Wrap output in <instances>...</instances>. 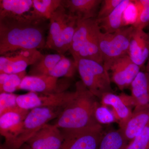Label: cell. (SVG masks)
I'll return each mask as SVG.
<instances>
[{"label": "cell", "mask_w": 149, "mask_h": 149, "mask_svg": "<svg viewBox=\"0 0 149 149\" xmlns=\"http://www.w3.org/2000/svg\"><path fill=\"white\" fill-rule=\"evenodd\" d=\"M47 20L32 18L28 13L0 19V54L45 48Z\"/></svg>", "instance_id": "obj_1"}, {"label": "cell", "mask_w": 149, "mask_h": 149, "mask_svg": "<svg viewBox=\"0 0 149 149\" xmlns=\"http://www.w3.org/2000/svg\"><path fill=\"white\" fill-rule=\"evenodd\" d=\"M75 95L65 107L54 123L60 129L79 130L99 124L95 112L99 105L96 97L82 81L75 84Z\"/></svg>", "instance_id": "obj_2"}, {"label": "cell", "mask_w": 149, "mask_h": 149, "mask_svg": "<svg viewBox=\"0 0 149 149\" xmlns=\"http://www.w3.org/2000/svg\"><path fill=\"white\" fill-rule=\"evenodd\" d=\"M77 21V17L70 14L61 3L49 20L45 48L64 55L69 50Z\"/></svg>", "instance_id": "obj_3"}, {"label": "cell", "mask_w": 149, "mask_h": 149, "mask_svg": "<svg viewBox=\"0 0 149 149\" xmlns=\"http://www.w3.org/2000/svg\"><path fill=\"white\" fill-rule=\"evenodd\" d=\"M134 27L125 26L113 33H99V46L105 68L109 71L115 61L128 55L129 44Z\"/></svg>", "instance_id": "obj_4"}, {"label": "cell", "mask_w": 149, "mask_h": 149, "mask_svg": "<svg viewBox=\"0 0 149 149\" xmlns=\"http://www.w3.org/2000/svg\"><path fill=\"white\" fill-rule=\"evenodd\" d=\"M75 63L81 81L96 97L101 100L105 94L112 93L109 71L103 65L86 59H80Z\"/></svg>", "instance_id": "obj_5"}, {"label": "cell", "mask_w": 149, "mask_h": 149, "mask_svg": "<svg viewBox=\"0 0 149 149\" xmlns=\"http://www.w3.org/2000/svg\"><path fill=\"white\" fill-rule=\"evenodd\" d=\"M64 107L36 108L29 111L20 134L10 149H19L49 121L57 118Z\"/></svg>", "instance_id": "obj_6"}, {"label": "cell", "mask_w": 149, "mask_h": 149, "mask_svg": "<svg viewBox=\"0 0 149 149\" xmlns=\"http://www.w3.org/2000/svg\"><path fill=\"white\" fill-rule=\"evenodd\" d=\"M61 130L64 138L61 149H98L103 136L100 123L81 130Z\"/></svg>", "instance_id": "obj_7"}, {"label": "cell", "mask_w": 149, "mask_h": 149, "mask_svg": "<svg viewBox=\"0 0 149 149\" xmlns=\"http://www.w3.org/2000/svg\"><path fill=\"white\" fill-rule=\"evenodd\" d=\"M75 95V91H65L50 94L29 92L27 94L17 95V102L19 107L27 110L36 108L65 107L73 98Z\"/></svg>", "instance_id": "obj_8"}, {"label": "cell", "mask_w": 149, "mask_h": 149, "mask_svg": "<svg viewBox=\"0 0 149 149\" xmlns=\"http://www.w3.org/2000/svg\"><path fill=\"white\" fill-rule=\"evenodd\" d=\"M0 57V74H17L24 72L34 64L42 54L37 49H24L5 54Z\"/></svg>", "instance_id": "obj_9"}, {"label": "cell", "mask_w": 149, "mask_h": 149, "mask_svg": "<svg viewBox=\"0 0 149 149\" xmlns=\"http://www.w3.org/2000/svg\"><path fill=\"white\" fill-rule=\"evenodd\" d=\"M29 110L20 108L0 115V133L5 141L4 147L10 149L21 132L24 120Z\"/></svg>", "instance_id": "obj_10"}, {"label": "cell", "mask_w": 149, "mask_h": 149, "mask_svg": "<svg viewBox=\"0 0 149 149\" xmlns=\"http://www.w3.org/2000/svg\"><path fill=\"white\" fill-rule=\"evenodd\" d=\"M68 83L59 81L58 78L48 75H26L17 90H25L29 92L50 94L65 92Z\"/></svg>", "instance_id": "obj_11"}, {"label": "cell", "mask_w": 149, "mask_h": 149, "mask_svg": "<svg viewBox=\"0 0 149 149\" xmlns=\"http://www.w3.org/2000/svg\"><path fill=\"white\" fill-rule=\"evenodd\" d=\"M63 141L61 130L54 124L48 123L25 143L32 149H61Z\"/></svg>", "instance_id": "obj_12"}, {"label": "cell", "mask_w": 149, "mask_h": 149, "mask_svg": "<svg viewBox=\"0 0 149 149\" xmlns=\"http://www.w3.org/2000/svg\"><path fill=\"white\" fill-rule=\"evenodd\" d=\"M141 68L128 55L116 60L112 63L109 70L112 72V80L120 90L130 86L140 72Z\"/></svg>", "instance_id": "obj_13"}, {"label": "cell", "mask_w": 149, "mask_h": 149, "mask_svg": "<svg viewBox=\"0 0 149 149\" xmlns=\"http://www.w3.org/2000/svg\"><path fill=\"white\" fill-rule=\"evenodd\" d=\"M128 56L142 67L149 58V37L143 29L134 28L129 44Z\"/></svg>", "instance_id": "obj_14"}, {"label": "cell", "mask_w": 149, "mask_h": 149, "mask_svg": "<svg viewBox=\"0 0 149 149\" xmlns=\"http://www.w3.org/2000/svg\"><path fill=\"white\" fill-rule=\"evenodd\" d=\"M98 26L96 18L78 19L69 50L73 60L77 57L80 51Z\"/></svg>", "instance_id": "obj_15"}, {"label": "cell", "mask_w": 149, "mask_h": 149, "mask_svg": "<svg viewBox=\"0 0 149 149\" xmlns=\"http://www.w3.org/2000/svg\"><path fill=\"white\" fill-rule=\"evenodd\" d=\"M101 0H62L67 11L78 19L95 18Z\"/></svg>", "instance_id": "obj_16"}, {"label": "cell", "mask_w": 149, "mask_h": 149, "mask_svg": "<svg viewBox=\"0 0 149 149\" xmlns=\"http://www.w3.org/2000/svg\"><path fill=\"white\" fill-rule=\"evenodd\" d=\"M149 120V107L134 110L130 119L119 129L127 141H131L141 133Z\"/></svg>", "instance_id": "obj_17"}, {"label": "cell", "mask_w": 149, "mask_h": 149, "mask_svg": "<svg viewBox=\"0 0 149 149\" xmlns=\"http://www.w3.org/2000/svg\"><path fill=\"white\" fill-rule=\"evenodd\" d=\"M136 105L134 110L149 107V74L140 71L130 85Z\"/></svg>", "instance_id": "obj_18"}, {"label": "cell", "mask_w": 149, "mask_h": 149, "mask_svg": "<svg viewBox=\"0 0 149 149\" xmlns=\"http://www.w3.org/2000/svg\"><path fill=\"white\" fill-rule=\"evenodd\" d=\"M132 0H123L122 2L109 16L97 19L101 30L104 32L111 33L125 27L124 14L129 6L133 2Z\"/></svg>", "instance_id": "obj_19"}, {"label": "cell", "mask_w": 149, "mask_h": 149, "mask_svg": "<svg viewBox=\"0 0 149 149\" xmlns=\"http://www.w3.org/2000/svg\"><path fill=\"white\" fill-rule=\"evenodd\" d=\"M101 100L102 106H110L112 107V111L114 113L116 120H119L120 128L131 117L133 112L123 103L120 96L115 95L112 93H108L104 95Z\"/></svg>", "instance_id": "obj_20"}, {"label": "cell", "mask_w": 149, "mask_h": 149, "mask_svg": "<svg viewBox=\"0 0 149 149\" xmlns=\"http://www.w3.org/2000/svg\"><path fill=\"white\" fill-rule=\"evenodd\" d=\"M32 5L33 0H1L0 19L25 15L31 11Z\"/></svg>", "instance_id": "obj_21"}, {"label": "cell", "mask_w": 149, "mask_h": 149, "mask_svg": "<svg viewBox=\"0 0 149 149\" xmlns=\"http://www.w3.org/2000/svg\"><path fill=\"white\" fill-rule=\"evenodd\" d=\"M61 3V0H33L32 10L28 15L35 19L49 20Z\"/></svg>", "instance_id": "obj_22"}, {"label": "cell", "mask_w": 149, "mask_h": 149, "mask_svg": "<svg viewBox=\"0 0 149 149\" xmlns=\"http://www.w3.org/2000/svg\"><path fill=\"white\" fill-rule=\"evenodd\" d=\"M64 56L59 54H42L37 61L30 66L29 75H48L49 72Z\"/></svg>", "instance_id": "obj_23"}, {"label": "cell", "mask_w": 149, "mask_h": 149, "mask_svg": "<svg viewBox=\"0 0 149 149\" xmlns=\"http://www.w3.org/2000/svg\"><path fill=\"white\" fill-rule=\"evenodd\" d=\"M128 141L118 130H112L103 136L98 149H125Z\"/></svg>", "instance_id": "obj_24"}, {"label": "cell", "mask_w": 149, "mask_h": 149, "mask_svg": "<svg viewBox=\"0 0 149 149\" xmlns=\"http://www.w3.org/2000/svg\"><path fill=\"white\" fill-rule=\"evenodd\" d=\"M77 70V67L74 60L64 56L48 73V76L56 78L65 77L71 78Z\"/></svg>", "instance_id": "obj_25"}, {"label": "cell", "mask_w": 149, "mask_h": 149, "mask_svg": "<svg viewBox=\"0 0 149 149\" xmlns=\"http://www.w3.org/2000/svg\"><path fill=\"white\" fill-rule=\"evenodd\" d=\"M26 72L17 74H0V92L1 93H13L17 90L24 77Z\"/></svg>", "instance_id": "obj_26"}, {"label": "cell", "mask_w": 149, "mask_h": 149, "mask_svg": "<svg viewBox=\"0 0 149 149\" xmlns=\"http://www.w3.org/2000/svg\"><path fill=\"white\" fill-rule=\"evenodd\" d=\"M133 3L137 10V17L132 25L134 28L144 30L149 24V0H136Z\"/></svg>", "instance_id": "obj_27"}, {"label": "cell", "mask_w": 149, "mask_h": 149, "mask_svg": "<svg viewBox=\"0 0 149 149\" xmlns=\"http://www.w3.org/2000/svg\"><path fill=\"white\" fill-rule=\"evenodd\" d=\"M17 95L6 93L0 94V115L7 112L20 108L17 105Z\"/></svg>", "instance_id": "obj_28"}, {"label": "cell", "mask_w": 149, "mask_h": 149, "mask_svg": "<svg viewBox=\"0 0 149 149\" xmlns=\"http://www.w3.org/2000/svg\"><path fill=\"white\" fill-rule=\"evenodd\" d=\"M149 147V120L141 133L128 144L125 149H148Z\"/></svg>", "instance_id": "obj_29"}, {"label": "cell", "mask_w": 149, "mask_h": 149, "mask_svg": "<svg viewBox=\"0 0 149 149\" xmlns=\"http://www.w3.org/2000/svg\"><path fill=\"white\" fill-rule=\"evenodd\" d=\"M95 117L100 124H108L114 122L116 120L114 113L107 107L100 105L96 109Z\"/></svg>", "instance_id": "obj_30"}, {"label": "cell", "mask_w": 149, "mask_h": 149, "mask_svg": "<svg viewBox=\"0 0 149 149\" xmlns=\"http://www.w3.org/2000/svg\"><path fill=\"white\" fill-rule=\"evenodd\" d=\"M123 0H104L98 13L97 19H101L109 15L122 2Z\"/></svg>", "instance_id": "obj_31"}, {"label": "cell", "mask_w": 149, "mask_h": 149, "mask_svg": "<svg viewBox=\"0 0 149 149\" xmlns=\"http://www.w3.org/2000/svg\"><path fill=\"white\" fill-rule=\"evenodd\" d=\"M120 96L123 103L127 107L134 106L136 107V104L135 100L132 96H129L125 94H121Z\"/></svg>", "instance_id": "obj_32"}, {"label": "cell", "mask_w": 149, "mask_h": 149, "mask_svg": "<svg viewBox=\"0 0 149 149\" xmlns=\"http://www.w3.org/2000/svg\"><path fill=\"white\" fill-rule=\"evenodd\" d=\"M19 149H32L27 144L24 143Z\"/></svg>", "instance_id": "obj_33"}, {"label": "cell", "mask_w": 149, "mask_h": 149, "mask_svg": "<svg viewBox=\"0 0 149 149\" xmlns=\"http://www.w3.org/2000/svg\"><path fill=\"white\" fill-rule=\"evenodd\" d=\"M147 72L149 74V58H148V64L147 65L146 67Z\"/></svg>", "instance_id": "obj_34"}, {"label": "cell", "mask_w": 149, "mask_h": 149, "mask_svg": "<svg viewBox=\"0 0 149 149\" xmlns=\"http://www.w3.org/2000/svg\"><path fill=\"white\" fill-rule=\"evenodd\" d=\"M0 149H6V148H5L3 146H1V148H0Z\"/></svg>", "instance_id": "obj_35"}, {"label": "cell", "mask_w": 149, "mask_h": 149, "mask_svg": "<svg viewBox=\"0 0 149 149\" xmlns=\"http://www.w3.org/2000/svg\"><path fill=\"white\" fill-rule=\"evenodd\" d=\"M147 28H148V29H149V25H148V27H147Z\"/></svg>", "instance_id": "obj_36"}, {"label": "cell", "mask_w": 149, "mask_h": 149, "mask_svg": "<svg viewBox=\"0 0 149 149\" xmlns=\"http://www.w3.org/2000/svg\"><path fill=\"white\" fill-rule=\"evenodd\" d=\"M148 36L149 37V32H148Z\"/></svg>", "instance_id": "obj_37"}, {"label": "cell", "mask_w": 149, "mask_h": 149, "mask_svg": "<svg viewBox=\"0 0 149 149\" xmlns=\"http://www.w3.org/2000/svg\"><path fill=\"white\" fill-rule=\"evenodd\" d=\"M148 149H149V147L148 148Z\"/></svg>", "instance_id": "obj_38"}]
</instances>
